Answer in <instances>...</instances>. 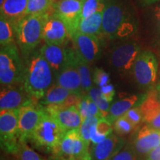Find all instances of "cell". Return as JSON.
<instances>
[{
  "mask_svg": "<svg viewBox=\"0 0 160 160\" xmlns=\"http://www.w3.org/2000/svg\"><path fill=\"white\" fill-rule=\"evenodd\" d=\"M137 29V19L128 6L120 0H107L103 11L104 37L111 41H120L132 37Z\"/></svg>",
  "mask_w": 160,
  "mask_h": 160,
  "instance_id": "cell-1",
  "label": "cell"
},
{
  "mask_svg": "<svg viewBox=\"0 0 160 160\" xmlns=\"http://www.w3.org/2000/svg\"><path fill=\"white\" fill-rule=\"evenodd\" d=\"M24 62L25 66L24 87L36 102H39L51 86L53 70L37 49L30 53Z\"/></svg>",
  "mask_w": 160,
  "mask_h": 160,
  "instance_id": "cell-2",
  "label": "cell"
},
{
  "mask_svg": "<svg viewBox=\"0 0 160 160\" xmlns=\"http://www.w3.org/2000/svg\"><path fill=\"white\" fill-rule=\"evenodd\" d=\"M50 13L25 15L13 24L16 43L25 59L37 49L42 39L43 27Z\"/></svg>",
  "mask_w": 160,
  "mask_h": 160,
  "instance_id": "cell-3",
  "label": "cell"
},
{
  "mask_svg": "<svg viewBox=\"0 0 160 160\" xmlns=\"http://www.w3.org/2000/svg\"><path fill=\"white\" fill-rule=\"evenodd\" d=\"M43 108L39 122L29 140L38 149L55 155L66 131L57 120L45 111L44 106Z\"/></svg>",
  "mask_w": 160,
  "mask_h": 160,
  "instance_id": "cell-4",
  "label": "cell"
},
{
  "mask_svg": "<svg viewBox=\"0 0 160 160\" xmlns=\"http://www.w3.org/2000/svg\"><path fill=\"white\" fill-rule=\"evenodd\" d=\"M17 43L1 47L0 84L2 85L23 84L25 62L22 59Z\"/></svg>",
  "mask_w": 160,
  "mask_h": 160,
  "instance_id": "cell-5",
  "label": "cell"
},
{
  "mask_svg": "<svg viewBox=\"0 0 160 160\" xmlns=\"http://www.w3.org/2000/svg\"><path fill=\"white\" fill-rule=\"evenodd\" d=\"M141 51V46L134 40H120L110 51V65L120 73H128L133 69L136 59Z\"/></svg>",
  "mask_w": 160,
  "mask_h": 160,
  "instance_id": "cell-6",
  "label": "cell"
},
{
  "mask_svg": "<svg viewBox=\"0 0 160 160\" xmlns=\"http://www.w3.org/2000/svg\"><path fill=\"white\" fill-rule=\"evenodd\" d=\"M19 109L0 112V143L1 148L8 154L15 155L19 149L18 137Z\"/></svg>",
  "mask_w": 160,
  "mask_h": 160,
  "instance_id": "cell-7",
  "label": "cell"
},
{
  "mask_svg": "<svg viewBox=\"0 0 160 160\" xmlns=\"http://www.w3.org/2000/svg\"><path fill=\"white\" fill-rule=\"evenodd\" d=\"M158 60L151 51H142L133 65V77L138 85L143 88L151 87L157 79Z\"/></svg>",
  "mask_w": 160,
  "mask_h": 160,
  "instance_id": "cell-8",
  "label": "cell"
},
{
  "mask_svg": "<svg viewBox=\"0 0 160 160\" xmlns=\"http://www.w3.org/2000/svg\"><path fill=\"white\" fill-rule=\"evenodd\" d=\"M67 59L59 73L55 76L57 84L79 95L85 93L82 87V79L75 62V50L66 48Z\"/></svg>",
  "mask_w": 160,
  "mask_h": 160,
  "instance_id": "cell-9",
  "label": "cell"
},
{
  "mask_svg": "<svg viewBox=\"0 0 160 160\" xmlns=\"http://www.w3.org/2000/svg\"><path fill=\"white\" fill-rule=\"evenodd\" d=\"M43 105L35 102L19 109L18 114V137L19 142H27L39 124L43 112Z\"/></svg>",
  "mask_w": 160,
  "mask_h": 160,
  "instance_id": "cell-10",
  "label": "cell"
},
{
  "mask_svg": "<svg viewBox=\"0 0 160 160\" xmlns=\"http://www.w3.org/2000/svg\"><path fill=\"white\" fill-rule=\"evenodd\" d=\"M83 2L79 0H59L53 4L52 12L65 22L68 30L70 39L77 31Z\"/></svg>",
  "mask_w": 160,
  "mask_h": 160,
  "instance_id": "cell-11",
  "label": "cell"
},
{
  "mask_svg": "<svg viewBox=\"0 0 160 160\" xmlns=\"http://www.w3.org/2000/svg\"><path fill=\"white\" fill-rule=\"evenodd\" d=\"M73 49L89 64L94 62L102 55V42L99 37L77 31L71 37Z\"/></svg>",
  "mask_w": 160,
  "mask_h": 160,
  "instance_id": "cell-12",
  "label": "cell"
},
{
  "mask_svg": "<svg viewBox=\"0 0 160 160\" xmlns=\"http://www.w3.org/2000/svg\"><path fill=\"white\" fill-rule=\"evenodd\" d=\"M90 145L83 139L79 128L70 130L63 136L54 157H80L89 153Z\"/></svg>",
  "mask_w": 160,
  "mask_h": 160,
  "instance_id": "cell-13",
  "label": "cell"
},
{
  "mask_svg": "<svg viewBox=\"0 0 160 160\" xmlns=\"http://www.w3.org/2000/svg\"><path fill=\"white\" fill-rule=\"evenodd\" d=\"M36 102L26 91L23 84L1 86L0 111L19 109Z\"/></svg>",
  "mask_w": 160,
  "mask_h": 160,
  "instance_id": "cell-14",
  "label": "cell"
},
{
  "mask_svg": "<svg viewBox=\"0 0 160 160\" xmlns=\"http://www.w3.org/2000/svg\"><path fill=\"white\" fill-rule=\"evenodd\" d=\"M44 108L66 132L81 125L82 119L76 105H49Z\"/></svg>",
  "mask_w": 160,
  "mask_h": 160,
  "instance_id": "cell-15",
  "label": "cell"
},
{
  "mask_svg": "<svg viewBox=\"0 0 160 160\" xmlns=\"http://www.w3.org/2000/svg\"><path fill=\"white\" fill-rule=\"evenodd\" d=\"M42 39L46 44L61 46L65 45L70 39L67 26L53 13L50 14L44 25Z\"/></svg>",
  "mask_w": 160,
  "mask_h": 160,
  "instance_id": "cell-16",
  "label": "cell"
},
{
  "mask_svg": "<svg viewBox=\"0 0 160 160\" xmlns=\"http://www.w3.org/2000/svg\"><path fill=\"white\" fill-rule=\"evenodd\" d=\"M126 145V140L112 133L105 139L92 145L90 153L92 160H110L117 154Z\"/></svg>",
  "mask_w": 160,
  "mask_h": 160,
  "instance_id": "cell-17",
  "label": "cell"
},
{
  "mask_svg": "<svg viewBox=\"0 0 160 160\" xmlns=\"http://www.w3.org/2000/svg\"><path fill=\"white\" fill-rule=\"evenodd\" d=\"M131 144L138 155L147 156L160 145V130L146 124L137 131Z\"/></svg>",
  "mask_w": 160,
  "mask_h": 160,
  "instance_id": "cell-18",
  "label": "cell"
},
{
  "mask_svg": "<svg viewBox=\"0 0 160 160\" xmlns=\"http://www.w3.org/2000/svg\"><path fill=\"white\" fill-rule=\"evenodd\" d=\"M82 95L77 94L58 84L51 85L44 97L39 100L40 105H77Z\"/></svg>",
  "mask_w": 160,
  "mask_h": 160,
  "instance_id": "cell-19",
  "label": "cell"
},
{
  "mask_svg": "<svg viewBox=\"0 0 160 160\" xmlns=\"http://www.w3.org/2000/svg\"><path fill=\"white\" fill-rule=\"evenodd\" d=\"M139 107L142 112L143 122L160 130V100L157 90L149 91Z\"/></svg>",
  "mask_w": 160,
  "mask_h": 160,
  "instance_id": "cell-20",
  "label": "cell"
},
{
  "mask_svg": "<svg viewBox=\"0 0 160 160\" xmlns=\"http://www.w3.org/2000/svg\"><path fill=\"white\" fill-rule=\"evenodd\" d=\"M148 93L133 94L117 100L110 106L108 114L105 118L113 124L115 120L125 114L132 108L139 106L147 97Z\"/></svg>",
  "mask_w": 160,
  "mask_h": 160,
  "instance_id": "cell-21",
  "label": "cell"
},
{
  "mask_svg": "<svg viewBox=\"0 0 160 160\" xmlns=\"http://www.w3.org/2000/svg\"><path fill=\"white\" fill-rule=\"evenodd\" d=\"M39 51L51 67L54 75H57L67 59V50L61 45L45 43L40 48Z\"/></svg>",
  "mask_w": 160,
  "mask_h": 160,
  "instance_id": "cell-22",
  "label": "cell"
},
{
  "mask_svg": "<svg viewBox=\"0 0 160 160\" xmlns=\"http://www.w3.org/2000/svg\"><path fill=\"white\" fill-rule=\"evenodd\" d=\"M28 0H5L0 6L1 15L14 24L25 16Z\"/></svg>",
  "mask_w": 160,
  "mask_h": 160,
  "instance_id": "cell-23",
  "label": "cell"
},
{
  "mask_svg": "<svg viewBox=\"0 0 160 160\" xmlns=\"http://www.w3.org/2000/svg\"><path fill=\"white\" fill-rule=\"evenodd\" d=\"M92 78H93V82L101 91L106 100L109 102H111L115 96V88L114 86L111 83L108 73L103 69L96 68L93 71Z\"/></svg>",
  "mask_w": 160,
  "mask_h": 160,
  "instance_id": "cell-24",
  "label": "cell"
},
{
  "mask_svg": "<svg viewBox=\"0 0 160 160\" xmlns=\"http://www.w3.org/2000/svg\"><path fill=\"white\" fill-rule=\"evenodd\" d=\"M103 12H98L91 17L80 19L77 31L100 37L102 35Z\"/></svg>",
  "mask_w": 160,
  "mask_h": 160,
  "instance_id": "cell-25",
  "label": "cell"
},
{
  "mask_svg": "<svg viewBox=\"0 0 160 160\" xmlns=\"http://www.w3.org/2000/svg\"><path fill=\"white\" fill-rule=\"evenodd\" d=\"M113 126L105 117H100L91 131V143L95 145L113 133Z\"/></svg>",
  "mask_w": 160,
  "mask_h": 160,
  "instance_id": "cell-26",
  "label": "cell"
},
{
  "mask_svg": "<svg viewBox=\"0 0 160 160\" xmlns=\"http://www.w3.org/2000/svg\"><path fill=\"white\" fill-rule=\"evenodd\" d=\"M75 62L77 65L78 71L81 77L82 87L85 93H88L90 89L93 87L92 82L93 79L91 78V70H90L89 63L85 61L81 56L78 54L75 51Z\"/></svg>",
  "mask_w": 160,
  "mask_h": 160,
  "instance_id": "cell-27",
  "label": "cell"
},
{
  "mask_svg": "<svg viewBox=\"0 0 160 160\" xmlns=\"http://www.w3.org/2000/svg\"><path fill=\"white\" fill-rule=\"evenodd\" d=\"M16 43L15 30L13 23L7 18L0 17V45L1 47Z\"/></svg>",
  "mask_w": 160,
  "mask_h": 160,
  "instance_id": "cell-28",
  "label": "cell"
},
{
  "mask_svg": "<svg viewBox=\"0 0 160 160\" xmlns=\"http://www.w3.org/2000/svg\"><path fill=\"white\" fill-rule=\"evenodd\" d=\"M53 4L54 0H28L25 15L50 13Z\"/></svg>",
  "mask_w": 160,
  "mask_h": 160,
  "instance_id": "cell-29",
  "label": "cell"
},
{
  "mask_svg": "<svg viewBox=\"0 0 160 160\" xmlns=\"http://www.w3.org/2000/svg\"><path fill=\"white\" fill-rule=\"evenodd\" d=\"M105 0H85L81 12V19L91 17L98 12H103L105 8Z\"/></svg>",
  "mask_w": 160,
  "mask_h": 160,
  "instance_id": "cell-30",
  "label": "cell"
},
{
  "mask_svg": "<svg viewBox=\"0 0 160 160\" xmlns=\"http://www.w3.org/2000/svg\"><path fill=\"white\" fill-rule=\"evenodd\" d=\"M88 93L99 108L102 117H107L108 114L111 102L106 100L99 88H98L97 87H92Z\"/></svg>",
  "mask_w": 160,
  "mask_h": 160,
  "instance_id": "cell-31",
  "label": "cell"
},
{
  "mask_svg": "<svg viewBox=\"0 0 160 160\" xmlns=\"http://www.w3.org/2000/svg\"><path fill=\"white\" fill-rule=\"evenodd\" d=\"M14 156L16 160H48L31 148L27 142H19V149Z\"/></svg>",
  "mask_w": 160,
  "mask_h": 160,
  "instance_id": "cell-32",
  "label": "cell"
},
{
  "mask_svg": "<svg viewBox=\"0 0 160 160\" xmlns=\"http://www.w3.org/2000/svg\"><path fill=\"white\" fill-rule=\"evenodd\" d=\"M113 131L120 137L131 133L136 127L124 115L117 118L113 123Z\"/></svg>",
  "mask_w": 160,
  "mask_h": 160,
  "instance_id": "cell-33",
  "label": "cell"
},
{
  "mask_svg": "<svg viewBox=\"0 0 160 160\" xmlns=\"http://www.w3.org/2000/svg\"><path fill=\"white\" fill-rule=\"evenodd\" d=\"M99 118V117H88L79 128L82 137L88 145H90L91 144V131L92 127L97 122Z\"/></svg>",
  "mask_w": 160,
  "mask_h": 160,
  "instance_id": "cell-34",
  "label": "cell"
},
{
  "mask_svg": "<svg viewBox=\"0 0 160 160\" xmlns=\"http://www.w3.org/2000/svg\"><path fill=\"white\" fill-rule=\"evenodd\" d=\"M138 156L132 144L128 143L110 160H138Z\"/></svg>",
  "mask_w": 160,
  "mask_h": 160,
  "instance_id": "cell-35",
  "label": "cell"
},
{
  "mask_svg": "<svg viewBox=\"0 0 160 160\" xmlns=\"http://www.w3.org/2000/svg\"><path fill=\"white\" fill-rule=\"evenodd\" d=\"M90 100H91V97H90L88 93H85L80 97V99L77 105L82 119V123L88 117Z\"/></svg>",
  "mask_w": 160,
  "mask_h": 160,
  "instance_id": "cell-36",
  "label": "cell"
},
{
  "mask_svg": "<svg viewBox=\"0 0 160 160\" xmlns=\"http://www.w3.org/2000/svg\"><path fill=\"white\" fill-rule=\"evenodd\" d=\"M139 106L132 108L124 114V116L135 126H137L140 122H143L142 112Z\"/></svg>",
  "mask_w": 160,
  "mask_h": 160,
  "instance_id": "cell-37",
  "label": "cell"
},
{
  "mask_svg": "<svg viewBox=\"0 0 160 160\" xmlns=\"http://www.w3.org/2000/svg\"><path fill=\"white\" fill-rule=\"evenodd\" d=\"M146 157V160H160V145L149 152Z\"/></svg>",
  "mask_w": 160,
  "mask_h": 160,
  "instance_id": "cell-38",
  "label": "cell"
},
{
  "mask_svg": "<svg viewBox=\"0 0 160 160\" xmlns=\"http://www.w3.org/2000/svg\"><path fill=\"white\" fill-rule=\"evenodd\" d=\"M62 160H92L91 153H88L85 155L80 157H71V158H60Z\"/></svg>",
  "mask_w": 160,
  "mask_h": 160,
  "instance_id": "cell-39",
  "label": "cell"
},
{
  "mask_svg": "<svg viewBox=\"0 0 160 160\" xmlns=\"http://www.w3.org/2000/svg\"><path fill=\"white\" fill-rule=\"evenodd\" d=\"M154 18L158 30H159L160 32V6L157 7L154 10Z\"/></svg>",
  "mask_w": 160,
  "mask_h": 160,
  "instance_id": "cell-40",
  "label": "cell"
},
{
  "mask_svg": "<svg viewBox=\"0 0 160 160\" xmlns=\"http://www.w3.org/2000/svg\"><path fill=\"white\" fill-rule=\"evenodd\" d=\"M139 1L140 4L142 6H148L157 2L160 1V0H139Z\"/></svg>",
  "mask_w": 160,
  "mask_h": 160,
  "instance_id": "cell-41",
  "label": "cell"
},
{
  "mask_svg": "<svg viewBox=\"0 0 160 160\" xmlns=\"http://www.w3.org/2000/svg\"><path fill=\"white\" fill-rule=\"evenodd\" d=\"M157 91V94H158V97H159V99L160 100V82L158 84L157 86V88H156Z\"/></svg>",
  "mask_w": 160,
  "mask_h": 160,
  "instance_id": "cell-42",
  "label": "cell"
},
{
  "mask_svg": "<svg viewBox=\"0 0 160 160\" xmlns=\"http://www.w3.org/2000/svg\"><path fill=\"white\" fill-rule=\"evenodd\" d=\"M49 160H62L61 159H60L59 157H54V158L52 159H49Z\"/></svg>",
  "mask_w": 160,
  "mask_h": 160,
  "instance_id": "cell-43",
  "label": "cell"
},
{
  "mask_svg": "<svg viewBox=\"0 0 160 160\" xmlns=\"http://www.w3.org/2000/svg\"><path fill=\"white\" fill-rule=\"evenodd\" d=\"M1 160H9V159H7V158L4 157H2H2H1Z\"/></svg>",
  "mask_w": 160,
  "mask_h": 160,
  "instance_id": "cell-44",
  "label": "cell"
},
{
  "mask_svg": "<svg viewBox=\"0 0 160 160\" xmlns=\"http://www.w3.org/2000/svg\"><path fill=\"white\" fill-rule=\"evenodd\" d=\"M4 2H5V0H0V6H1L2 5Z\"/></svg>",
  "mask_w": 160,
  "mask_h": 160,
  "instance_id": "cell-45",
  "label": "cell"
},
{
  "mask_svg": "<svg viewBox=\"0 0 160 160\" xmlns=\"http://www.w3.org/2000/svg\"><path fill=\"white\" fill-rule=\"evenodd\" d=\"M79 1H83L84 2V1H85V0H79Z\"/></svg>",
  "mask_w": 160,
  "mask_h": 160,
  "instance_id": "cell-46",
  "label": "cell"
}]
</instances>
